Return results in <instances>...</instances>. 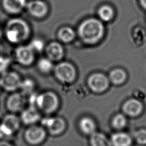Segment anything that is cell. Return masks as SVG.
<instances>
[{
    "instance_id": "25",
    "label": "cell",
    "mask_w": 146,
    "mask_h": 146,
    "mask_svg": "<svg viewBox=\"0 0 146 146\" xmlns=\"http://www.w3.org/2000/svg\"><path fill=\"white\" fill-rule=\"evenodd\" d=\"M35 83L31 79H25L22 80L19 89L21 93L25 96L26 95H30L34 92L35 88Z\"/></svg>"
},
{
    "instance_id": "12",
    "label": "cell",
    "mask_w": 146,
    "mask_h": 146,
    "mask_svg": "<svg viewBox=\"0 0 146 146\" xmlns=\"http://www.w3.org/2000/svg\"><path fill=\"white\" fill-rule=\"evenodd\" d=\"M143 103L137 98H131L126 100L122 106V111L124 115L135 117L139 116L143 112Z\"/></svg>"
},
{
    "instance_id": "27",
    "label": "cell",
    "mask_w": 146,
    "mask_h": 146,
    "mask_svg": "<svg viewBox=\"0 0 146 146\" xmlns=\"http://www.w3.org/2000/svg\"><path fill=\"white\" fill-rule=\"evenodd\" d=\"M133 136L139 144H146V129H140L135 131Z\"/></svg>"
},
{
    "instance_id": "13",
    "label": "cell",
    "mask_w": 146,
    "mask_h": 146,
    "mask_svg": "<svg viewBox=\"0 0 146 146\" xmlns=\"http://www.w3.org/2000/svg\"><path fill=\"white\" fill-rule=\"evenodd\" d=\"M41 118L40 112L34 106H30L21 111V123L26 125L35 124Z\"/></svg>"
},
{
    "instance_id": "19",
    "label": "cell",
    "mask_w": 146,
    "mask_h": 146,
    "mask_svg": "<svg viewBox=\"0 0 146 146\" xmlns=\"http://www.w3.org/2000/svg\"><path fill=\"white\" fill-rule=\"evenodd\" d=\"M108 77L110 83L116 86H119L127 80V74L123 69L116 68L110 72Z\"/></svg>"
},
{
    "instance_id": "32",
    "label": "cell",
    "mask_w": 146,
    "mask_h": 146,
    "mask_svg": "<svg viewBox=\"0 0 146 146\" xmlns=\"http://www.w3.org/2000/svg\"><path fill=\"white\" fill-rule=\"evenodd\" d=\"M2 29H1V26H0V38H1V36H2Z\"/></svg>"
},
{
    "instance_id": "21",
    "label": "cell",
    "mask_w": 146,
    "mask_h": 146,
    "mask_svg": "<svg viewBox=\"0 0 146 146\" xmlns=\"http://www.w3.org/2000/svg\"><path fill=\"white\" fill-rule=\"evenodd\" d=\"M98 19L103 22H108L112 21L115 16L113 8L109 5H103L100 6L97 11Z\"/></svg>"
},
{
    "instance_id": "11",
    "label": "cell",
    "mask_w": 146,
    "mask_h": 146,
    "mask_svg": "<svg viewBox=\"0 0 146 146\" xmlns=\"http://www.w3.org/2000/svg\"><path fill=\"white\" fill-rule=\"evenodd\" d=\"M25 96L21 92H14L7 99L6 105L10 112L15 113L22 111L25 109Z\"/></svg>"
},
{
    "instance_id": "23",
    "label": "cell",
    "mask_w": 146,
    "mask_h": 146,
    "mask_svg": "<svg viewBox=\"0 0 146 146\" xmlns=\"http://www.w3.org/2000/svg\"><path fill=\"white\" fill-rule=\"evenodd\" d=\"M38 69L43 74H48L53 71L54 65L53 62L47 57L40 58L36 63Z\"/></svg>"
},
{
    "instance_id": "2",
    "label": "cell",
    "mask_w": 146,
    "mask_h": 146,
    "mask_svg": "<svg viewBox=\"0 0 146 146\" xmlns=\"http://www.w3.org/2000/svg\"><path fill=\"white\" fill-rule=\"evenodd\" d=\"M30 34V27L23 19L13 18L6 23L5 35L6 39L11 43H22L29 39Z\"/></svg>"
},
{
    "instance_id": "10",
    "label": "cell",
    "mask_w": 146,
    "mask_h": 146,
    "mask_svg": "<svg viewBox=\"0 0 146 146\" xmlns=\"http://www.w3.org/2000/svg\"><path fill=\"white\" fill-rule=\"evenodd\" d=\"M25 8L31 16L36 18H44L48 13V6L43 0H30Z\"/></svg>"
},
{
    "instance_id": "3",
    "label": "cell",
    "mask_w": 146,
    "mask_h": 146,
    "mask_svg": "<svg viewBox=\"0 0 146 146\" xmlns=\"http://www.w3.org/2000/svg\"><path fill=\"white\" fill-rule=\"evenodd\" d=\"M59 106V99L55 93L47 91L36 95L34 107L40 112L46 115H50L55 112L58 109Z\"/></svg>"
},
{
    "instance_id": "20",
    "label": "cell",
    "mask_w": 146,
    "mask_h": 146,
    "mask_svg": "<svg viewBox=\"0 0 146 146\" xmlns=\"http://www.w3.org/2000/svg\"><path fill=\"white\" fill-rule=\"evenodd\" d=\"M57 36L61 42L69 43L75 39L76 32L69 26H63L58 31Z\"/></svg>"
},
{
    "instance_id": "30",
    "label": "cell",
    "mask_w": 146,
    "mask_h": 146,
    "mask_svg": "<svg viewBox=\"0 0 146 146\" xmlns=\"http://www.w3.org/2000/svg\"><path fill=\"white\" fill-rule=\"evenodd\" d=\"M0 146H14L11 143L5 140L0 141Z\"/></svg>"
},
{
    "instance_id": "26",
    "label": "cell",
    "mask_w": 146,
    "mask_h": 146,
    "mask_svg": "<svg viewBox=\"0 0 146 146\" xmlns=\"http://www.w3.org/2000/svg\"><path fill=\"white\" fill-rule=\"evenodd\" d=\"M28 44L35 53L41 52L44 50L46 47L43 40L39 38L33 39Z\"/></svg>"
},
{
    "instance_id": "17",
    "label": "cell",
    "mask_w": 146,
    "mask_h": 146,
    "mask_svg": "<svg viewBox=\"0 0 146 146\" xmlns=\"http://www.w3.org/2000/svg\"><path fill=\"white\" fill-rule=\"evenodd\" d=\"M110 141L112 146H131L132 139L128 133L119 131L112 134Z\"/></svg>"
},
{
    "instance_id": "15",
    "label": "cell",
    "mask_w": 146,
    "mask_h": 146,
    "mask_svg": "<svg viewBox=\"0 0 146 146\" xmlns=\"http://www.w3.org/2000/svg\"><path fill=\"white\" fill-rule=\"evenodd\" d=\"M29 0H2V6L7 13L17 15L26 7Z\"/></svg>"
},
{
    "instance_id": "9",
    "label": "cell",
    "mask_w": 146,
    "mask_h": 146,
    "mask_svg": "<svg viewBox=\"0 0 146 146\" xmlns=\"http://www.w3.org/2000/svg\"><path fill=\"white\" fill-rule=\"evenodd\" d=\"M35 53L29 46L20 45L15 51V57L18 63L23 66H29L33 64L35 60Z\"/></svg>"
},
{
    "instance_id": "7",
    "label": "cell",
    "mask_w": 146,
    "mask_h": 146,
    "mask_svg": "<svg viewBox=\"0 0 146 146\" xmlns=\"http://www.w3.org/2000/svg\"><path fill=\"white\" fill-rule=\"evenodd\" d=\"M110 83L108 76L101 72L94 73L90 75L87 79L89 88L96 94H101L107 91Z\"/></svg>"
},
{
    "instance_id": "29",
    "label": "cell",
    "mask_w": 146,
    "mask_h": 146,
    "mask_svg": "<svg viewBox=\"0 0 146 146\" xmlns=\"http://www.w3.org/2000/svg\"><path fill=\"white\" fill-rule=\"evenodd\" d=\"M13 133L7 129L2 123L0 124V139L9 138L13 135Z\"/></svg>"
},
{
    "instance_id": "1",
    "label": "cell",
    "mask_w": 146,
    "mask_h": 146,
    "mask_svg": "<svg viewBox=\"0 0 146 146\" xmlns=\"http://www.w3.org/2000/svg\"><path fill=\"white\" fill-rule=\"evenodd\" d=\"M105 28L103 22L96 18H88L79 25L77 34L80 39L85 44L94 45L103 38Z\"/></svg>"
},
{
    "instance_id": "5",
    "label": "cell",
    "mask_w": 146,
    "mask_h": 146,
    "mask_svg": "<svg viewBox=\"0 0 146 146\" xmlns=\"http://www.w3.org/2000/svg\"><path fill=\"white\" fill-rule=\"evenodd\" d=\"M47 136V131L41 125H30L25 131L23 137L25 141L30 145H38L42 144Z\"/></svg>"
},
{
    "instance_id": "16",
    "label": "cell",
    "mask_w": 146,
    "mask_h": 146,
    "mask_svg": "<svg viewBox=\"0 0 146 146\" xmlns=\"http://www.w3.org/2000/svg\"><path fill=\"white\" fill-rule=\"evenodd\" d=\"M78 127L80 131L84 135L90 136L96 131L95 121L90 116H83L78 122Z\"/></svg>"
},
{
    "instance_id": "6",
    "label": "cell",
    "mask_w": 146,
    "mask_h": 146,
    "mask_svg": "<svg viewBox=\"0 0 146 146\" xmlns=\"http://www.w3.org/2000/svg\"><path fill=\"white\" fill-rule=\"evenodd\" d=\"M41 123L47 132L53 136L62 134L67 127L64 119L59 116L45 117L42 120Z\"/></svg>"
},
{
    "instance_id": "18",
    "label": "cell",
    "mask_w": 146,
    "mask_h": 146,
    "mask_svg": "<svg viewBox=\"0 0 146 146\" xmlns=\"http://www.w3.org/2000/svg\"><path fill=\"white\" fill-rule=\"evenodd\" d=\"M21 123L20 117L13 113L6 115L2 121V124L13 133L18 131L21 127Z\"/></svg>"
},
{
    "instance_id": "4",
    "label": "cell",
    "mask_w": 146,
    "mask_h": 146,
    "mask_svg": "<svg viewBox=\"0 0 146 146\" xmlns=\"http://www.w3.org/2000/svg\"><path fill=\"white\" fill-rule=\"evenodd\" d=\"M53 72L57 80L65 84L74 82L77 75L75 66L72 63L66 61L60 62L54 66Z\"/></svg>"
},
{
    "instance_id": "8",
    "label": "cell",
    "mask_w": 146,
    "mask_h": 146,
    "mask_svg": "<svg viewBox=\"0 0 146 146\" xmlns=\"http://www.w3.org/2000/svg\"><path fill=\"white\" fill-rule=\"evenodd\" d=\"M22 79L17 72L14 71H6L1 74L0 77V85L6 91L15 92L19 89Z\"/></svg>"
},
{
    "instance_id": "31",
    "label": "cell",
    "mask_w": 146,
    "mask_h": 146,
    "mask_svg": "<svg viewBox=\"0 0 146 146\" xmlns=\"http://www.w3.org/2000/svg\"><path fill=\"white\" fill-rule=\"evenodd\" d=\"M139 3L141 7L146 10V0H139Z\"/></svg>"
},
{
    "instance_id": "33",
    "label": "cell",
    "mask_w": 146,
    "mask_h": 146,
    "mask_svg": "<svg viewBox=\"0 0 146 146\" xmlns=\"http://www.w3.org/2000/svg\"><path fill=\"white\" fill-rule=\"evenodd\" d=\"M1 88V85H0V88Z\"/></svg>"
},
{
    "instance_id": "22",
    "label": "cell",
    "mask_w": 146,
    "mask_h": 146,
    "mask_svg": "<svg viewBox=\"0 0 146 146\" xmlns=\"http://www.w3.org/2000/svg\"><path fill=\"white\" fill-rule=\"evenodd\" d=\"M90 146H112L110 139L100 132H95L90 136Z\"/></svg>"
},
{
    "instance_id": "24",
    "label": "cell",
    "mask_w": 146,
    "mask_h": 146,
    "mask_svg": "<svg viewBox=\"0 0 146 146\" xmlns=\"http://www.w3.org/2000/svg\"><path fill=\"white\" fill-rule=\"evenodd\" d=\"M127 120L123 113H118L112 117L111 120V125L116 130H121L127 125Z\"/></svg>"
},
{
    "instance_id": "14",
    "label": "cell",
    "mask_w": 146,
    "mask_h": 146,
    "mask_svg": "<svg viewBox=\"0 0 146 146\" xmlns=\"http://www.w3.org/2000/svg\"><path fill=\"white\" fill-rule=\"evenodd\" d=\"M46 57L52 62L60 61L63 57L64 51L62 44L54 41L49 43L44 48Z\"/></svg>"
},
{
    "instance_id": "28",
    "label": "cell",
    "mask_w": 146,
    "mask_h": 146,
    "mask_svg": "<svg viewBox=\"0 0 146 146\" xmlns=\"http://www.w3.org/2000/svg\"><path fill=\"white\" fill-rule=\"evenodd\" d=\"M11 59L4 56H0V74H2L7 71L10 64Z\"/></svg>"
}]
</instances>
